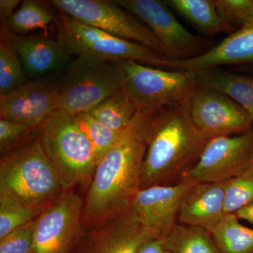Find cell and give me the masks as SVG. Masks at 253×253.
I'll list each match as a JSON object with an SVG mask.
<instances>
[{"instance_id": "1", "label": "cell", "mask_w": 253, "mask_h": 253, "mask_svg": "<svg viewBox=\"0 0 253 253\" xmlns=\"http://www.w3.org/2000/svg\"><path fill=\"white\" fill-rule=\"evenodd\" d=\"M156 114L138 109L122 137L98 163L84 204L86 224L99 225L130 208L140 189L148 136Z\"/></svg>"}, {"instance_id": "2", "label": "cell", "mask_w": 253, "mask_h": 253, "mask_svg": "<svg viewBox=\"0 0 253 253\" xmlns=\"http://www.w3.org/2000/svg\"><path fill=\"white\" fill-rule=\"evenodd\" d=\"M188 102L169 106L155 115L148 136L140 189L171 185L179 178L181 180L209 141L193 123Z\"/></svg>"}, {"instance_id": "3", "label": "cell", "mask_w": 253, "mask_h": 253, "mask_svg": "<svg viewBox=\"0 0 253 253\" xmlns=\"http://www.w3.org/2000/svg\"><path fill=\"white\" fill-rule=\"evenodd\" d=\"M57 170L39 139L20 145L0 162V195L38 208H46L63 194Z\"/></svg>"}, {"instance_id": "4", "label": "cell", "mask_w": 253, "mask_h": 253, "mask_svg": "<svg viewBox=\"0 0 253 253\" xmlns=\"http://www.w3.org/2000/svg\"><path fill=\"white\" fill-rule=\"evenodd\" d=\"M38 138L68 189L92 177L98 163L76 116L56 111L38 129Z\"/></svg>"}, {"instance_id": "5", "label": "cell", "mask_w": 253, "mask_h": 253, "mask_svg": "<svg viewBox=\"0 0 253 253\" xmlns=\"http://www.w3.org/2000/svg\"><path fill=\"white\" fill-rule=\"evenodd\" d=\"M59 111L72 116L89 113L105 99L123 91L118 61L85 56L71 60L56 82Z\"/></svg>"}, {"instance_id": "6", "label": "cell", "mask_w": 253, "mask_h": 253, "mask_svg": "<svg viewBox=\"0 0 253 253\" xmlns=\"http://www.w3.org/2000/svg\"><path fill=\"white\" fill-rule=\"evenodd\" d=\"M118 63L123 91L137 109L158 112L184 104L198 86L196 72L161 69L130 60Z\"/></svg>"}, {"instance_id": "7", "label": "cell", "mask_w": 253, "mask_h": 253, "mask_svg": "<svg viewBox=\"0 0 253 253\" xmlns=\"http://www.w3.org/2000/svg\"><path fill=\"white\" fill-rule=\"evenodd\" d=\"M58 11V40L72 55L106 61H136L152 66L163 57L154 50L118 38Z\"/></svg>"}, {"instance_id": "8", "label": "cell", "mask_w": 253, "mask_h": 253, "mask_svg": "<svg viewBox=\"0 0 253 253\" xmlns=\"http://www.w3.org/2000/svg\"><path fill=\"white\" fill-rule=\"evenodd\" d=\"M57 11L79 22L142 45L166 57L161 42L141 20L113 1L106 0H53Z\"/></svg>"}, {"instance_id": "9", "label": "cell", "mask_w": 253, "mask_h": 253, "mask_svg": "<svg viewBox=\"0 0 253 253\" xmlns=\"http://www.w3.org/2000/svg\"><path fill=\"white\" fill-rule=\"evenodd\" d=\"M253 161V129L238 135L213 138L180 181L195 184L230 180L246 172Z\"/></svg>"}, {"instance_id": "10", "label": "cell", "mask_w": 253, "mask_h": 253, "mask_svg": "<svg viewBox=\"0 0 253 253\" xmlns=\"http://www.w3.org/2000/svg\"><path fill=\"white\" fill-rule=\"evenodd\" d=\"M150 28L163 44L166 59L186 60L206 51L207 42L190 33L176 19L172 9L159 0H116Z\"/></svg>"}, {"instance_id": "11", "label": "cell", "mask_w": 253, "mask_h": 253, "mask_svg": "<svg viewBox=\"0 0 253 253\" xmlns=\"http://www.w3.org/2000/svg\"><path fill=\"white\" fill-rule=\"evenodd\" d=\"M83 212L80 196L63 192L37 218L33 253H72L81 235Z\"/></svg>"}, {"instance_id": "12", "label": "cell", "mask_w": 253, "mask_h": 253, "mask_svg": "<svg viewBox=\"0 0 253 253\" xmlns=\"http://www.w3.org/2000/svg\"><path fill=\"white\" fill-rule=\"evenodd\" d=\"M188 105L195 126L209 140L252 129L253 120L249 113L221 91L197 86Z\"/></svg>"}, {"instance_id": "13", "label": "cell", "mask_w": 253, "mask_h": 253, "mask_svg": "<svg viewBox=\"0 0 253 253\" xmlns=\"http://www.w3.org/2000/svg\"><path fill=\"white\" fill-rule=\"evenodd\" d=\"M59 95L56 82L30 81L17 89L0 94V118L38 130L56 111Z\"/></svg>"}, {"instance_id": "14", "label": "cell", "mask_w": 253, "mask_h": 253, "mask_svg": "<svg viewBox=\"0 0 253 253\" xmlns=\"http://www.w3.org/2000/svg\"><path fill=\"white\" fill-rule=\"evenodd\" d=\"M193 185L180 181L139 189L131 208L155 239H166L177 223L181 202Z\"/></svg>"}, {"instance_id": "15", "label": "cell", "mask_w": 253, "mask_h": 253, "mask_svg": "<svg viewBox=\"0 0 253 253\" xmlns=\"http://www.w3.org/2000/svg\"><path fill=\"white\" fill-rule=\"evenodd\" d=\"M253 64V20L204 54L186 60L159 58L153 67L197 72L218 66Z\"/></svg>"}, {"instance_id": "16", "label": "cell", "mask_w": 253, "mask_h": 253, "mask_svg": "<svg viewBox=\"0 0 253 253\" xmlns=\"http://www.w3.org/2000/svg\"><path fill=\"white\" fill-rule=\"evenodd\" d=\"M154 239L130 206L98 225L81 253H139Z\"/></svg>"}, {"instance_id": "17", "label": "cell", "mask_w": 253, "mask_h": 253, "mask_svg": "<svg viewBox=\"0 0 253 253\" xmlns=\"http://www.w3.org/2000/svg\"><path fill=\"white\" fill-rule=\"evenodd\" d=\"M9 32L28 79L43 80L63 71L71 61L73 55L48 33L22 36Z\"/></svg>"}, {"instance_id": "18", "label": "cell", "mask_w": 253, "mask_h": 253, "mask_svg": "<svg viewBox=\"0 0 253 253\" xmlns=\"http://www.w3.org/2000/svg\"><path fill=\"white\" fill-rule=\"evenodd\" d=\"M226 181L193 185L181 202L178 221L211 231L225 217Z\"/></svg>"}, {"instance_id": "19", "label": "cell", "mask_w": 253, "mask_h": 253, "mask_svg": "<svg viewBox=\"0 0 253 253\" xmlns=\"http://www.w3.org/2000/svg\"><path fill=\"white\" fill-rule=\"evenodd\" d=\"M198 86L221 91L244 108L253 120V77L217 68L196 72Z\"/></svg>"}, {"instance_id": "20", "label": "cell", "mask_w": 253, "mask_h": 253, "mask_svg": "<svg viewBox=\"0 0 253 253\" xmlns=\"http://www.w3.org/2000/svg\"><path fill=\"white\" fill-rule=\"evenodd\" d=\"M165 3L207 36L228 33L235 30L218 14L214 0H165Z\"/></svg>"}, {"instance_id": "21", "label": "cell", "mask_w": 253, "mask_h": 253, "mask_svg": "<svg viewBox=\"0 0 253 253\" xmlns=\"http://www.w3.org/2000/svg\"><path fill=\"white\" fill-rule=\"evenodd\" d=\"M164 247L169 253H219L209 231L178 222L165 239Z\"/></svg>"}, {"instance_id": "22", "label": "cell", "mask_w": 253, "mask_h": 253, "mask_svg": "<svg viewBox=\"0 0 253 253\" xmlns=\"http://www.w3.org/2000/svg\"><path fill=\"white\" fill-rule=\"evenodd\" d=\"M210 233L219 253H253V229L241 224L235 214H226Z\"/></svg>"}, {"instance_id": "23", "label": "cell", "mask_w": 253, "mask_h": 253, "mask_svg": "<svg viewBox=\"0 0 253 253\" xmlns=\"http://www.w3.org/2000/svg\"><path fill=\"white\" fill-rule=\"evenodd\" d=\"M58 16L38 1H23L17 11L7 21H3L10 31L25 36L36 31H46L53 24H57Z\"/></svg>"}, {"instance_id": "24", "label": "cell", "mask_w": 253, "mask_h": 253, "mask_svg": "<svg viewBox=\"0 0 253 253\" xmlns=\"http://www.w3.org/2000/svg\"><path fill=\"white\" fill-rule=\"evenodd\" d=\"M137 111L123 91L105 99L88 113L111 130L122 132L130 126Z\"/></svg>"}, {"instance_id": "25", "label": "cell", "mask_w": 253, "mask_h": 253, "mask_svg": "<svg viewBox=\"0 0 253 253\" xmlns=\"http://www.w3.org/2000/svg\"><path fill=\"white\" fill-rule=\"evenodd\" d=\"M0 43V94L17 89L28 79L8 28L3 26Z\"/></svg>"}, {"instance_id": "26", "label": "cell", "mask_w": 253, "mask_h": 253, "mask_svg": "<svg viewBox=\"0 0 253 253\" xmlns=\"http://www.w3.org/2000/svg\"><path fill=\"white\" fill-rule=\"evenodd\" d=\"M46 208L34 207L0 195V239L38 217Z\"/></svg>"}, {"instance_id": "27", "label": "cell", "mask_w": 253, "mask_h": 253, "mask_svg": "<svg viewBox=\"0 0 253 253\" xmlns=\"http://www.w3.org/2000/svg\"><path fill=\"white\" fill-rule=\"evenodd\" d=\"M76 118L94 148L98 163L113 145L122 137L126 130L122 132L111 130L88 113H81L76 116Z\"/></svg>"}, {"instance_id": "28", "label": "cell", "mask_w": 253, "mask_h": 253, "mask_svg": "<svg viewBox=\"0 0 253 253\" xmlns=\"http://www.w3.org/2000/svg\"><path fill=\"white\" fill-rule=\"evenodd\" d=\"M253 204V175L247 172L226 181L224 212L236 214L243 208Z\"/></svg>"}, {"instance_id": "29", "label": "cell", "mask_w": 253, "mask_h": 253, "mask_svg": "<svg viewBox=\"0 0 253 253\" xmlns=\"http://www.w3.org/2000/svg\"><path fill=\"white\" fill-rule=\"evenodd\" d=\"M221 19L235 31L253 20V0H214Z\"/></svg>"}, {"instance_id": "30", "label": "cell", "mask_w": 253, "mask_h": 253, "mask_svg": "<svg viewBox=\"0 0 253 253\" xmlns=\"http://www.w3.org/2000/svg\"><path fill=\"white\" fill-rule=\"evenodd\" d=\"M37 218L0 239V253H33Z\"/></svg>"}, {"instance_id": "31", "label": "cell", "mask_w": 253, "mask_h": 253, "mask_svg": "<svg viewBox=\"0 0 253 253\" xmlns=\"http://www.w3.org/2000/svg\"><path fill=\"white\" fill-rule=\"evenodd\" d=\"M33 131L34 129L24 125L0 118V150L1 154L2 153L4 155L8 154L16 143Z\"/></svg>"}, {"instance_id": "32", "label": "cell", "mask_w": 253, "mask_h": 253, "mask_svg": "<svg viewBox=\"0 0 253 253\" xmlns=\"http://www.w3.org/2000/svg\"><path fill=\"white\" fill-rule=\"evenodd\" d=\"M20 0H1L0 1V14L2 21H7L19 8Z\"/></svg>"}, {"instance_id": "33", "label": "cell", "mask_w": 253, "mask_h": 253, "mask_svg": "<svg viewBox=\"0 0 253 253\" xmlns=\"http://www.w3.org/2000/svg\"><path fill=\"white\" fill-rule=\"evenodd\" d=\"M165 239H154L145 243L139 253H169L165 249Z\"/></svg>"}, {"instance_id": "34", "label": "cell", "mask_w": 253, "mask_h": 253, "mask_svg": "<svg viewBox=\"0 0 253 253\" xmlns=\"http://www.w3.org/2000/svg\"><path fill=\"white\" fill-rule=\"evenodd\" d=\"M239 219L249 221L253 224V204L250 205L247 207L243 208L235 214Z\"/></svg>"}, {"instance_id": "35", "label": "cell", "mask_w": 253, "mask_h": 253, "mask_svg": "<svg viewBox=\"0 0 253 253\" xmlns=\"http://www.w3.org/2000/svg\"><path fill=\"white\" fill-rule=\"evenodd\" d=\"M238 69H242L244 71H253V64L249 65V66H243L242 67L238 68Z\"/></svg>"}, {"instance_id": "36", "label": "cell", "mask_w": 253, "mask_h": 253, "mask_svg": "<svg viewBox=\"0 0 253 253\" xmlns=\"http://www.w3.org/2000/svg\"><path fill=\"white\" fill-rule=\"evenodd\" d=\"M247 172L251 173L253 175V161L252 164H251V167L249 168V169H248Z\"/></svg>"}]
</instances>
